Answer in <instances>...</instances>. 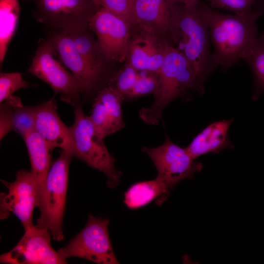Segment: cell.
I'll return each mask as SVG.
<instances>
[{"label":"cell","instance_id":"obj_18","mask_svg":"<svg viewBox=\"0 0 264 264\" xmlns=\"http://www.w3.org/2000/svg\"><path fill=\"white\" fill-rule=\"evenodd\" d=\"M234 119L223 120L210 124L186 147L193 158L209 153H219L223 149L233 147L228 132Z\"/></svg>","mask_w":264,"mask_h":264},{"label":"cell","instance_id":"obj_21","mask_svg":"<svg viewBox=\"0 0 264 264\" xmlns=\"http://www.w3.org/2000/svg\"><path fill=\"white\" fill-rule=\"evenodd\" d=\"M170 189L158 177L132 184L125 193L124 202L131 209L143 207L156 199L157 203L167 198Z\"/></svg>","mask_w":264,"mask_h":264},{"label":"cell","instance_id":"obj_22","mask_svg":"<svg viewBox=\"0 0 264 264\" xmlns=\"http://www.w3.org/2000/svg\"><path fill=\"white\" fill-rule=\"evenodd\" d=\"M89 26L76 28L67 31L71 34L81 55L96 72L103 76L107 66L112 64L103 54L89 31Z\"/></svg>","mask_w":264,"mask_h":264},{"label":"cell","instance_id":"obj_29","mask_svg":"<svg viewBox=\"0 0 264 264\" xmlns=\"http://www.w3.org/2000/svg\"><path fill=\"white\" fill-rule=\"evenodd\" d=\"M212 6L230 11L235 14L252 11L259 0H206Z\"/></svg>","mask_w":264,"mask_h":264},{"label":"cell","instance_id":"obj_9","mask_svg":"<svg viewBox=\"0 0 264 264\" xmlns=\"http://www.w3.org/2000/svg\"><path fill=\"white\" fill-rule=\"evenodd\" d=\"M142 151L151 159L161 179L171 189L182 180L191 178L202 168L187 151L174 143L168 136L163 144L153 148L143 147Z\"/></svg>","mask_w":264,"mask_h":264},{"label":"cell","instance_id":"obj_3","mask_svg":"<svg viewBox=\"0 0 264 264\" xmlns=\"http://www.w3.org/2000/svg\"><path fill=\"white\" fill-rule=\"evenodd\" d=\"M158 81L153 104L139 110L145 123L157 124L166 106L174 100L186 95L190 90L202 95L197 74L191 64L178 49L169 44L163 65L158 73Z\"/></svg>","mask_w":264,"mask_h":264},{"label":"cell","instance_id":"obj_25","mask_svg":"<svg viewBox=\"0 0 264 264\" xmlns=\"http://www.w3.org/2000/svg\"><path fill=\"white\" fill-rule=\"evenodd\" d=\"M158 81V73L139 71L133 86L125 99L132 101L143 96L154 94L157 87Z\"/></svg>","mask_w":264,"mask_h":264},{"label":"cell","instance_id":"obj_30","mask_svg":"<svg viewBox=\"0 0 264 264\" xmlns=\"http://www.w3.org/2000/svg\"><path fill=\"white\" fill-rule=\"evenodd\" d=\"M253 10L257 11L260 15L264 14V0H259Z\"/></svg>","mask_w":264,"mask_h":264},{"label":"cell","instance_id":"obj_15","mask_svg":"<svg viewBox=\"0 0 264 264\" xmlns=\"http://www.w3.org/2000/svg\"><path fill=\"white\" fill-rule=\"evenodd\" d=\"M35 130L46 142L51 150L59 148L75 156L69 127L60 118L54 97L34 106Z\"/></svg>","mask_w":264,"mask_h":264},{"label":"cell","instance_id":"obj_28","mask_svg":"<svg viewBox=\"0 0 264 264\" xmlns=\"http://www.w3.org/2000/svg\"><path fill=\"white\" fill-rule=\"evenodd\" d=\"M102 8L134 24L132 16V0H99Z\"/></svg>","mask_w":264,"mask_h":264},{"label":"cell","instance_id":"obj_27","mask_svg":"<svg viewBox=\"0 0 264 264\" xmlns=\"http://www.w3.org/2000/svg\"><path fill=\"white\" fill-rule=\"evenodd\" d=\"M30 86V84L24 81L20 73H0V102L7 99L17 90Z\"/></svg>","mask_w":264,"mask_h":264},{"label":"cell","instance_id":"obj_26","mask_svg":"<svg viewBox=\"0 0 264 264\" xmlns=\"http://www.w3.org/2000/svg\"><path fill=\"white\" fill-rule=\"evenodd\" d=\"M139 73L125 62L124 67L117 71L111 84L123 95L124 99L133 86Z\"/></svg>","mask_w":264,"mask_h":264},{"label":"cell","instance_id":"obj_6","mask_svg":"<svg viewBox=\"0 0 264 264\" xmlns=\"http://www.w3.org/2000/svg\"><path fill=\"white\" fill-rule=\"evenodd\" d=\"M51 40L40 41L28 72L48 85L61 99L78 105L83 89L78 80L56 58Z\"/></svg>","mask_w":264,"mask_h":264},{"label":"cell","instance_id":"obj_5","mask_svg":"<svg viewBox=\"0 0 264 264\" xmlns=\"http://www.w3.org/2000/svg\"><path fill=\"white\" fill-rule=\"evenodd\" d=\"M74 112V122L69 129L75 156L103 173L109 187H116L119 184L121 172L115 166L114 158L107 149L104 139L97 134L89 116L84 113L81 106L76 105Z\"/></svg>","mask_w":264,"mask_h":264},{"label":"cell","instance_id":"obj_7","mask_svg":"<svg viewBox=\"0 0 264 264\" xmlns=\"http://www.w3.org/2000/svg\"><path fill=\"white\" fill-rule=\"evenodd\" d=\"M109 220L89 214L84 228L65 246L58 250L66 260L83 258L99 264H117L108 232Z\"/></svg>","mask_w":264,"mask_h":264},{"label":"cell","instance_id":"obj_12","mask_svg":"<svg viewBox=\"0 0 264 264\" xmlns=\"http://www.w3.org/2000/svg\"><path fill=\"white\" fill-rule=\"evenodd\" d=\"M50 232L37 225L25 231L17 244L10 251L1 254V263L8 264H63V258L51 245Z\"/></svg>","mask_w":264,"mask_h":264},{"label":"cell","instance_id":"obj_2","mask_svg":"<svg viewBox=\"0 0 264 264\" xmlns=\"http://www.w3.org/2000/svg\"><path fill=\"white\" fill-rule=\"evenodd\" d=\"M199 0L193 3L179 1L176 4L171 45L187 58L197 74L204 94L205 82L217 67L211 51L208 27L200 12Z\"/></svg>","mask_w":264,"mask_h":264},{"label":"cell","instance_id":"obj_8","mask_svg":"<svg viewBox=\"0 0 264 264\" xmlns=\"http://www.w3.org/2000/svg\"><path fill=\"white\" fill-rule=\"evenodd\" d=\"M8 190L0 194V219L10 213L15 214L26 231L34 225L32 215L35 207H39L40 193L37 182L31 171L17 172L14 182L1 180Z\"/></svg>","mask_w":264,"mask_h":264},{"label":"cell","instance_id":"obj_19","mask_svg":"<svg viewBox=\"0 0 264 264\" xmlns=\"http://www.w3.org/2000/svg\"><path fill=\"white\" fill-rule=\"evenodd\" d=\"M0 138L11 130L22 137L35 130L33 107H24L20 98L12 95L0 105Z\"/></svg>","mask_w":264,"mask_h":264},{"label":"cell","instance_id":"obj_31","mask_svg":"<svg viewBox=\"0 0 264 264\" xmlns=\"http://www.w3.org/2000/svg\"><path fill=\"white\" fill-rule=\"evenodd\" d=\"M199 0H184V2H187V3H196L198 2Z\"/></svg>","mask_w":264,"mask_h":264},{"label":"cell","instance_id":"obj_11","mask_svg":"<svg viewBox=\"0 0 264 264\" xmlns=\"http://www.w3.org/2000/svg\"><path fill=\"white\" fill-rule=\"evenodd\" d=\"M40 21L69 30L89 26L93 15L101 8L95 0H31Z\"/></svg>","mask_w":264,"mask_h":264},{"label":"cell","instance_id":"obj_20","mask_svg":"<svg viewBox=\"0 0 264 264\" xmlns=\"http://www.w3.org/2000/svg\"><path fill=\"white\" fill-rule=\"evenodd\" d=\"M22 138L28 150L31 165V172L37 182L41 197L50 168V152L52 150L35 130L28 133Z\"/></svg>","mask_w":264,"mask_h":264},{"label":"cell","instance_id":"obj_32","mask_svg":"<svg viewBox=\"0 0 264 264\" xmlns=\"http://www.w3.org/2000/svg\"><path fill=\"white\" fill-rule=\"evenodd\" d=\"M96 0V1L99 4V0ZM99 5H100V4H99Z\"/></svg>","mask_w":264,"mask_h":264},{"label":"cell","instance_id":"obj_14","mask_svg":"<svg viewBox=\"0 0 264 264\" xmlns=\"http://www.w3.org/2000/svg\"><path fill=\"white\" fill-rule=\"evenodd\" d=\"M124 100L122 94L111 84L98 91L89 117L100 138L104 139L124 128L122 111Z\"/></svg>","mask_w":264,"mask_h":264},{"label":"cell","instance_id":"obj_10","mask_svg":"<svg viewBox=\"0 0 264 264\" xmlns=\"http://www.w3.org/2000/svg\"><path fill=\"white\" fill-rule=\"evenodd\" d=\"M132 26L102 7L89 22V26L96 34L103 54L114 63L126 62Z\"/></svg>","mask_w":264,"mask_h":264},{"label":"cell","instance_id":"obj_23","mask_svg":"<svg viewBox=\"0 0 264 264\" xmlns=\"http://www.w3.org/2000/svg\"><path fill=\"white\" fill-rule=\"evenodd\" d=\"M20 13L19 0H0V62L6 54Z\"/></svg>","mask_w":264,"mask_h":264},{"label":"cell","instance_id":"obj_1","mask_svg":"<svg viewBox=\"0 0 264 264\" xmlns=\"http://www.w3.org/2000/svg\"><path fill=\"white\" fill-rule=\"evenodd\" d=\"M198 4L208 27L215 65L227 71L256 43L259 37L256 22L261 15L255 10L245 14H224L200 0Z\"/></svg>","mask_w":264,"mask_h":264},{"label":"cell","instance_id":"obj_13","mask_svg":"<svg viewBox=\"0 0 264 264\" xmlns=\"http://www.w3.org/2000/svg\"><path fill=\"white\" fill-rule=\"evenodd\" d=\"M170 44L163 38L139 24L132 26L127 59L136 70L158 73Z\"/></svg>","mask_w":264,"mask_h":264},{"label":"cell","instance_id":"obj_17","mask_svg":"<svg viewBox=\"0 0 264 264\" xmlns=\"http://www.w3.org/2000/svg\"><path fill=\"white\" fill-rule=\"evenodd\" d=\"M50 40L63 64L79 82L83 93L94 89L103 76L94 71L82 57L69 32L61 30Z\"/></svg>","mask_w":264,"mask_h":264},{"label":"cell","instance_id":"obj_16","mask_svg":"<svg viewBox=\"0 0 264 264\" xmlns=\"http://www.w3.org/2000/svg\"><path fill=\"white\" fill-rule=\"evenodd\" d=\"M184 0H132V16L137 24L153 31L171 44L173 12Z\"/></svg>","mask_w":264,"mask_h":264},{"label":"cell","instance_id":"obj_24","mask_svg":"<svg viewBox=\"0 0 264 264\" xmlns=\"http://www.w3.org/2000/svg\"><path fill=\"white\" fill-rule=\"evenodd\" d=\"M242 60L248 64L253 73L254 90L252 98L256 100L264 93V32L258 37Z\"/></svg>","mask_w":264,"mask_h":264},{"label":"cell","instance_id":"obj_4","mask_svg":"<svg viewBox=\"0 0 264 264\" xmlns=\"http://www.w3.org/2000/svg\"><path fill=\"white\" fill-rule=\"evenodd\" d=\"M72 156L62 150L52 164L41 195L40 216L37 225L48 229L53 239L60 242L64 239L63 219L65 209L69 167Z\"/></svg>","mask_w":264,"mask_h":264}]
</instances>
